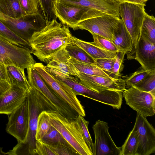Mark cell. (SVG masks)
I'll return each mask as SVG.
<instances>
[{
  "label": "cell",
  "instance_id": "1",
  "mask_svg": "<svg viewBox=\"0 0 155 155\" xmlns=\"http://www.w3.org/2000/svg\"><path fill=\"white\" fill-rule=\"evenodd\" d=\"M72 36L68 27L53 19L29 40L31 54L47 64L57 52L71 41Z\"/></svg>",
  "mask_w": 155,
  "mask_h": 155
},
{
  "label": "cell",
  "instance_id": "8",
  "mask_svg": "<svg viewBox=\"0 0 155 155\" xmlns=\"http://www.w3.org/2000/svg\"><path fill=\"white\" fill-rule=\"evenodd\" d=\"M145 6L129 2L119 3L120 17L131 36L134 48L139 38L144 18L147 14Z\"/></svg>",
  "mask_w": 155,
  "mask_h": 155
},
{
  "label": "cell",
  "instance_id": "7",
  "mask_svg": "<svg viewBox=\"0 0 155 155\" xmlns=\"http://www.w3.org/2000/svg\"><path fill=\"white\" fill-rule=\"evenodd\" d=\"M54 10L61 23L74 30L77 29L78 24L84 20L106 14L91 8L56 1L54 4Z\"/></svg>",
  "mask_w": 155,
  "mask_h": 155
},
{
  "label": "cell",
  "instance_id": "42",
  "mask_svg": "<svg viewBox=\"0 0 155 155\" xmlns=\"http://www.w3.org/2000/svg\"><path fill=\"white\" fill-rule=\"evenodd\" d=\"M11 85L6 81H0V96L10 87Z\"/></svg>",
  "mask_w": 155,
  "mask_h": 155
},
{
  "label": "cell",
  "instance_id": "18",
  "mask_svg": "<svg viewBox=\"0 0 155 155\" xmlns=\"http://www.w3.org/2000/svg\"><path fill=\"white\" fill-rule=\"evenodd\" d=\"M135 59L145 70L155 69V44L140 35L135 48Z\"/></svg>",
  "mask_w": 155,
  "mask_h": 155
},
{
  "label": "cell",
  "instance_id": "9",
  "mask_svg": "<svg viewBox=\"0 0 155 155\" xmlns=\"http://www.w3.org/2000/svg\"><path fill=\"white\" fill-rule=\"evenodd\" d=\"M31 50L21 47L0 38V61L6 66L24 69L33 67L35 62Z\"/></svg>",
  "mask_w": 155,
  "mask_h": 155
},
{
  "label": "cell",
  "instance_id": "25",
  "mask_svg": "<svg viewBox=\"0 0 155 155\" xmlns=\"http://www.w3.org/2000/svg\"><path fill=\"white\" fill-rule=\"evenodd\" d=\"M66 49L71 57L80 62L96 64L95 59L82 48L71 41L66 46Z\"/></svg>",
  "mask_w": 155,
  "mask_h": 155
},
{
  "label": "cell",
  "instance_id": "45",
  "mask_svg": "<svg viewBox=\"0 0 155 155\" xmlns=\"http://www.w3.org/2000/svg\"><path fill=\"white\" fill-rule=\"evenodd\" d=\"M138 0L143 3L146 4V2L148 0Z\"/></svg>",
  "mask_w": 155,
  "mask_h": 155
},
{
  "label": "cell",
  "instance_id": "44",
  "mask_svg": "<svg viewBox=\"0 0 155 155\" xmlns=\"http://www.w3.org/2000/svg\"><path fill=\"white\" fill-rule=\"evenodd\" d=\"M2 148L0 147V155H8V152L5 153L2 150Z\"/></svg>",
  "mask_w": 155,
  "mask_h": 155
},
{
  "label": "cell",
  "instance_id": "33",
  "mask_svg": "<svg viewBox=\"0 0 155 155\" xmlns=\"http://www.w3.org/2000/svg\"><path fill=\"white\" fill-rule=\"evenodd\" d=\"M94 41L92 45L103 49L112 51H118V49L112 41L100 35L91 34Z\"/></svg>",
  "mask_w": 155,
  "mask_h": 155
},
{
  "label": "cell",
  "instance_id": "26",
  "mask_svg": "<svg viewBox=\"0 0 155 155\" xmlns=\"http://www.w3.org/2000/svg\"><path fill=\"white\" fill-rule=\"evenodd\" d=\"M140 35L155 44V18L153 15L147 14L144 18Z\"/></svg>",
  "mask_w": 155,
  "mask_h": 155
},
{
  "label": "cell",
  "instance_id": "23",
  "mask_svg": "<svg viewBox=\"0 0 155 155\" xmlns=\"http://www.w3.org/2000/svg\"><path fill=\"white\" fill-rule=\"evenodd\" d=\"M0 12L15 18H21L27 15L19 0H0Z\"/></svg>",
  "mask_w": 155,
  "mask_h": 155
},
{
  "label": "cell",
  "instance_id": "15",
  "mask_svg": "<svg viewBox=\"0 0 155 155\" xmlns=\"http://www.w3.org/2000/svg\"><path fill=\"white\" fill-rule=\"evenodd\" d=\"M70 57L65 47L53 55L45 68L55 75L79 81L78 71L70 62Z\"/></svg>",
  "mask_w": 155,
  "mask_h": 155
},
{
  "label": "cell",
  "instance_id": "11",
  "mask_svg": "<svg viewBox=\"0 0 155 155\" xmlns=\"http://www.w3.org/2000/svg\"><path fill=\"white\" fill-rule=\"evenodd\" d=\"M120 18L112 15L105 14L84 20L77 25V29L88 31L107 38L113 40V33L116 28Z\"/></svg>",
  "mask_w": 155,
  "mask_h": 155
},
{
  "label": "cell",
  "instance_id": "36",
  "mask_svg": "<svg viewBox=\"0 0 155 155\" xmlns=\"http://www.w3.org/2000/svg\"><path fill=\"white\" fill-rule=\"evenodd\" d=\"M51 144L52 146L56 155H79L68 143L60 142Z\"/></svg>",
  "mask_w": 155,
  "mask_h": 155
},
{
  "label": "cell",
  "instance_id": "17",
  "mask_svg": "<svg viewBox=\"0 0 155 155\" xmlns=\"http://www.w3.org/2000/svg\"><path fill=\"white\" fill-rule=\"evenodd\" d=\"M27 90L16 85L0 96V114L9 115L26 100Z\"/></svg>",
  "mask_w": 155,
  "mask_h": 155
},
{
  "label": "cell",
  "instance_id": "40",
  "mask_svg": "<svg viewBox=\"0 0 155 155\" xmlns=\"http://www.w3.org/2000/svg\"><path fill=\"white\" fill-rule=\"evenodd\" d=\"M95 60L96 65L112 77V69L116 60L115 57L112 58H101Z\"/></svg>",
  "mask_w": 155,
  "mask_h": 155
},
{
  "label": "cell",
  "instance_id": "29",
  "mask_svg": "<svg viewBox=\"0 0 155 155\" xmlns=\"http://www.w3.org/2000/svg\"><path fill=\"white\" fill-rule=\"evenodd\" d=\"M138 143L137 135L132 129L121 147V155H136Z\"/></svg>",
  "mask_w": 155,
  "mask_h": 155
},
{
  "label": "cell",
  "instance_id": "35",
  "mask_svg": "<svg viewBox=\"0 0 155 155\" xmlns=\"http://www.w3.org/2000/svg\"><path fill=\"white\" fill-rule=\"evenodd\" d=\"M76 119L80 124L85 141L92 153L94 148V143L88 130L89 122L86 120L84 117L79 114Z\"/></svg>",
  "mask_w": 155,
  "mask_h": 155
},
{
  "label": "cell",
  "instance_id": "32",
  "mask_svg": "<svg viewBox=\"0 0 155 155\" xmlns=\"http://www.w3.org/2000/svg\"><path fill=\"white\" fill-rule=\"evenodd\" d=\"M153 70H145L141 66L136 71L126 78L124 81L126 87L129 88L133 86L143 80Z\"/></svg>",
  "mask_w": 155,
  "mask_h": 155
},
{
  "label": "cell",
  "instance_id": "19",
  "mask_svg": "<svg viewBox=\"0 0 155 155\" xmlns=\"http://www.w3.org/2000/svg\"><path fill=\"white\" fill-rule=\"evenodd\" d=\"M56 1L91 8L120 18L119 3L110 0H56Z\"/></svg>",
  "mask_w": 155,
  "mask_h": 155
},
{
  "label": "cell",
  "instance_id": "2",
  "mask_svg": "<svg viewBox=\"0 0 155 155\" xmlns=\"http://www.w3.org/2000/svg\"><path fill=\"white\" fill-rule=\"evenodd\" d=\"M36 88L30 87L27 90V100L29 110L28 131L26 141L18 143L12 150L8 152L9 155H35L36 154L35 134L38 118L43 111L52 110Z\"/></svg>",
  "mask_w": 155,
  "mask_h": 155
},
{
  "label": "cell",
  "instance_id": "38",
  "mask_svg": "<svg viewBox=\"0 0 155 155\" xmlns=\"http://www.w3.org/2000/svg\"><path fill=\"white\" fill-rule=\"evenodd\" d=\"M35 148L36 154L40 155H56L52 146L42 140L36 141Z\"/></svg>",
  "mask_w": 155,
  "mask_h": 155
},
{
  "label": "cell",
  "instance_id": "34",
  "mask_svg": "<svg viewBox=\"0 0 155 155\" xmlns=\"http://www.w3.org/2000/svg\"><path fill=\"white\" fill-rule=\"evenodd\" d=\"M42 140L49 144L60 142L68 143L60 133L52 125Z\"/></svg>",
  "mask_w": 155,
  "mask_h": 155
},
{
  "label": "cell",
  "instance_id": "28",
  "mask_svg": "<svg viewBox=\"0 0 155 155\" xmlns=\"http://www.w3.org/2000/svg\"><path fill=\"white\" fill-rule=\"evenodd\" d=\"M51 126L50 117L46 110L43 111L39 114L38 118L35 134L36 141L42 140Z\"/></svg>",
  "mask_w": 155,
  "mask_h": 155
},
{
  "label": "cell",
  "instance_id": "6",
  "mask_svg": "<svg viewBox=\"0 0 155 155\" xmlns=\"http://www.w3.org/2000/svg\"><path fill=\"white\" fill-rule=\"evenodd\" d=\"M0 21L15 35L28 43L34 33L43 28L47 24L39 13L15 18L0 12Z\"/></svg>",
  "mask_w": 155,
  "mask_h": 155
},
{
  "label": "cell",
  "instance_id": "5",
  "mask_svg": "<svg viewBox=\"0 0 155 155\" xmlns=\"http://www.w3.org/2000/svg\"><path fill=\"white\" fill-rule=\"evenodd\" d=\"M27 70L30 86L38 90L52 110L68 118H77L78 113L51 90L33 67Z\"/></svg>",
  "mask_w": 155,
  "mask_h": 155
},
{
  "label": "cell",
  "instance_id": "21",
  "mask_svg": "<svg viewBox=\"0 0 155 155\" xmlns=\"http://www.w3.org/2000/svg\"><path fill=\"white\" fill-rule=\"evenodd\" d=\"M71 41L84 50L95 60L101 58H112L116 56L117 52L106 51L72 36Z\"/></svg>",
  "mask_w": 155,
  "mask_h": 155
},
{
  "label": "cell",
  "instance_id": "10",
  "mask_svg": "<svg viewBox=\"0 0 155 155\" xmlns=\"http://www.w3.org/2000/svg\"><path fill=\"white\" fill-rule=\"evenodd\" d=\"M126 104L137 113L146 117L155 114V95L132 87L122 92Z\"/></svg>",
  "mask_w": 155,
  "mask_h": 155
},
{
  "label": "cell",
  "instance_id": "14",
  "mask_svg": "<svg viewBox=\"0 0 155 155\" xmlns=\"http://www.w3.org/2000/svg\"><path fill=\"white\" fill-rule=\"evenodd\" d=\"M92 128L95 138L93 155H121V147H117L112 140L107 122L98 120Z\"/></svg>",
  "mask_w": 155,
  "mask_h": 155
},
{
  "label": "cell",
  "instance_id": "12",
  "mask_svg": "<svg viewBox=\"0 0 155 155\" xmlns=\"http://www.w3.org/2000/svg\"><path fill=\"white\" fill-rule=\"evenodd\" d=\"M136 132L138 143L136 155H149L155 151V130L146 117L137 113L133 129Z\"/></svg>",
  "mask_w": 155,
  "mask_h": 155
},
{
  "label": "cell",
  "instance_id": "4",
  "mask_svg": "<svg viewBox=\"0 0 155 155\" xmlns=\"http://www.w3.org/2000/svg\"><path fill=\"white\" fill-rule=\"evenodd\" d=\"M49 87L78 114L85 116L84 107L77 96L78 94L65 83L47 70L41 63L33 66Z\"/></svg>",
  "mask_w": 155,
  "mask_h": 155
},
{
  "label": "cell",
  "instance_id": "30",
  "mask_svg": "<svg viewBox=\"0 0 155 155\" xmlns=\"http://www.w3.org/2000/svg\"><path fill=\"white\" fill-rule=\"evenodd\" d=\"M56 0H37L39 13L47 23L53 19H57L54 10V4Z\"/></svg>",
  "mask_w": 155,
  "mask_h": 155
},
{
  "label": "cell",
  "instance_id": "39",
  "mask_svg": "<svg viewBox=\"0 0 155 155\" xmlns=\"http://www.w3.org/2000/svg\"><path fill=\"white\" fill-rule=\"evenodd\" d=\"M23 9L27 15H32L39 13L37 0H19Z\"/></svg>",
  "mask_w": 155,
  "mask_h": 155
},
{
  "label": "cell",
  "instance_id": "41",
  "mask_svg": "<svg viewBox=\"0 0 155 155\" xmlns=\"http://www.w3.org/2000/svg\"><path fill=\"white\" fill-rule=\"evenodd\" d=\"M7 75L6 66L0 61V81H7Z\"/></svg>",
  "mask_w": 155,
  "mask_h": 155
},
{
  "label": "cell",
  "instance_id": "37",
  "mask_svg": "<svg viewBox=\"0 0 155 155\" xmlns=\"http://www.w3.org/2000/svg\"><path fill=\"white\" fill-rule=\"evenodd\" d=\"M125 52L117 51L115 56L116 60L114 64L112 71V77L118 78L121 76V72L124 68L123 64Z\"/></svg>",
  "mask_w": 155,
  "mask_h": 155
},
{
  "label": "cell",
  "instance_id": "24",
  "mask_svg": "<svg viewBox=\"0 0 155 155\" xmlns=\"http://www.w3.org/2000/svg\"><path fill=\"white\" fill-rule=\"evenodd\" d=\"M69 61L79 72L93 76L103 77L110 76L108 73L100 68L95 64L80 62L71 57Z\"/></svg>",
  "mask_w": 155,
  "mask_h": 155
},
{
  "label": "cell",
  "instance_id": "43",
  "mask_svg": "<svg viewBox=\"0 0 155 155\" xmlns=\"http://www.w3.org/2000/svg\"><path fill=\"white\" fill-rule=\"evenodd\" d=\"M116 2L118 3H120L124 2H129L133 3H134L143 4L146 5L145 4L143 3L138 0H115Z\"/></svg>",
  "mask_w": 155,
  "mask_h": 155
},
{
  "label": "cell",
  "instance_id": "20",
  "mask_svg": "<svg viewBox=\"0 0 155 155\" xmlns=\"http://www.w3.org/2000/svg\"><path fill=\"white\" fill-rule=\"evenodd\" d=\"M113 37L112 42L118 51L127 53L132 51L134 46L132 39L121 19L113 32Z\"/></svg>",
  "mask_w": 155,
  "mask_h": 155
},
{
  "label": "cell",
  "instance_id": "27",
  "mask_svg": "<svg viewBox=\"0 0 155 155\" xmlns=\"http://www.w3.org/2000/svg\"><path fill=\"white\" fill-rule=\"evenodd\" d=\"M0 38L13 45L31 49L29 43L15 35L0 21Z\"/></svg>",
  "mask_w": 155,
  "mask_h": 155
},
{
  "label": "cell",
  "instance_id": "31",
  "mask_svg": "<svg viewBox=\"0 0 155 155\" xmlns=\"http://www.w3.org/2000/svg\"><path fill=\"white\" fill-rule=\"evenodd\" d=\"M133 87L141 91L150 92L155 95V69Z\"/></svg>",
  "mask_w": 155,
  "mask_h": 155
},
{
  "label": "cell",
  "instance_id": "16",
  "mask_svg": "<svg viewBox=\"0 0 155 155\" xmlns=\"http://www.w3.org/2000/svg\"><path fill=\"white\" fill-rule=\"evenodd\" d=\"M79 82L89 89L98 92L106 90L123 92L126 89L124 80L120 77H103L85 74L78 71Z\"/></svg>",
  "mask_w": 155,
  "mask_h": 155
},
{
  "label": "cell",
  "instance_id": "46",
  "mask_svg": "<svg viewBox=\"0 0 155 155\" xmlns=\"http://www.w3.org/2000/svg\"><path fill=\"white\" fill-rule=\"evenodd\" d=\"M112 0V1H115V2H116L115 0Z\"/></svg>",
  "mask_w": 155,
  "mask_h": 155
},
{
  "label": "cell",
  "instance_id": "13",
  "mask_svg": "<svg viewBox=\"0 0 155 155\" xmlns=\"http://www.w3.org/2000/svg\"><path fill=\"white\" fill-rule=\"evenodd\" d=\"M7 132L16 139L18 143L26 140L28 129L29 110L27 99L9 114Z\"/></svg>",
  "mask_w": 155,
  "mask_h": 155
},
{
  "label": "cell",
  "instance_id": "22",
  "mask_svg": "<svg viewBox=\"0 0 155 155\" xmlns=\"http://www.w3.org/2000/svg\"><path fill=\"white\" fill-rule=\"evenodd\" d=\"M7 82L10 85H15L27 90L30 85L24 69L16 67L6 66Z\"/></svg>",
  "mask_w": 155,
  "mask_h": 155
},
{
  "label": "cell",
  "instance_id": "3",
  "mask_svg": "<svg viewBox=\"0 0 155 155\" xmlns=\"http://www.w3.org/2000/svg\"><path fill=\"white\" fill-rule=\"evenodd\" d=\"M51 125L61 134L79 155H93L84 139L76 119H71L54 110H46Z\"/></svg>",
  "mask_w": 155,
  "mask_h": 155
}]
</instances>
